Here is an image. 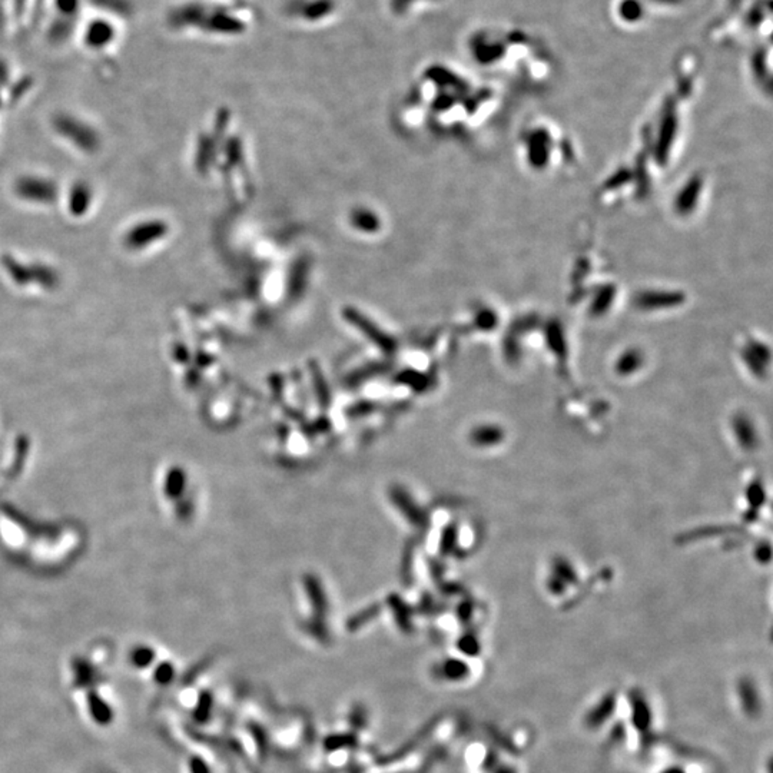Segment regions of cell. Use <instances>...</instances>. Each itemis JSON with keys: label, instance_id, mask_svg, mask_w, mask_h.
I'll return each instance as SVG.
<instances>
[{"label": "cell", "instance_id": "obj_5", "mask_svg": "<svg viewBox=\"0 0 773 773\" xmlns=\"http://www.w3.org/2000/svg\"><path fill=\"white\" fill-rule=\"evenodd\" d=\"M357 745V738L354 733H339L331 735L324 740L325 752H336L346 747H354Z\"/></svg>", "mask_w": 773, "mask_h": 773}, {"label": "cell", "instance_id": "obj_10", "mask_svg": "<svg viewBox=\"0 0 773 773\" xmlns=\"http://www.w3.org/2000/svg\"><path fill=\"white\" fill-rule=\"evenodd\" d=\"M172 677H174V669H172L169 664L160 666L159 670L156 671V679H158V681L162 683V684L170 683Z\"/></svg>", "mask_w": 773, "mask_h": 773}, {"label": "cell", "instance_id": "obj_8", "mask_svg": "<svg viewBox=\"0 0 773 773\" xmlns=\"http://www.w3.org/2000/svg\"><path fill=\"white\" fill-rule=\"evenodd\" d=\"M350 723L354 729H363L367 723V712L363 706L357 705L350 713Z\"/></svg>", "mask_w": 773, "mask_h": 773}, {"label": "cell", "instance_id": "obj_3", "mask_svg": "<svg viewBox=\"0 0 773 773\" xmlns=\"http://www.w3.org/2000/svg\"><path fill=\"white\" fill-rule=\"evenodd\" d=\"M687 0H615L612 15L615 21L627 28H640L652 19L680 11Z\"/></svg>", "mask_w": 773, "mask_h": 773}, {"label": "cell", "instance_id": "obj_11", "mask_svg": "<svg viewBox=\"0 0 773 773\" xmlns=\"http://www.w3.org/2000/svg\"><path fill=\"white\" fill-rule=\"evenodd\" d=\"M190 766H191V772H192V773H211L208 764H207L205 760L201 759V757H192Z\"/></svg>", "mask_w": 773, "mask_h": 773}, {"label": "cell", "instance_id": "obj_6", "mask_svg": "<svg viewBox=\"0 0 773 773\" xmlns=\"http://www.w3.org/2000/svg\"><path fill=\"white\" fill-rule=\"evenodd\" d=\"M468 666L461 662V660H456V659H450L447 662L443 663V667H442V674L451 680V681H459V680H463L468 676Z\"/></svg>", "mask_w": 773, "mask_h": 773}, {"label": "cell", "instance_id": "obj_1", "mask_svg": "<svg viewBox=\"0 0 773 773\" xmlns=\"http://www.w3.org/2000/svg\"><path fill=\"white\" fill-rule=\"evenodd\" d=\"M471 57L481 66L510 73L529 86L544 84L554 72V55L533 31L514 25H486L467 38Z\"/></svg>", "mask_w": 773, "mask_h": 773}, {"label": "cell", "instance_id": "obj_2", "mask_svg": "<svg viewBox=\"0 0 773 773\" xmlns=\"http://www.w3.org/2000/svg\"><path fill=\"white\" fill-rule=\"evenodd\" d=\"M708 35L715 43L750 45L772 40V0H723Z\"/></svg>", "mask_w": 773, "mask_h": 773}, {"label": "cell", "instance_id": "obj_7", "mask_svg": "<svg viewBox=\"0 0 773 773\" xmlns=\"http://www.w3.org/2000/svg\"><path fill=\"white\" fill-rule=\"evenodd\" d=\"M212 705H214L212 696L208 692H204L199 696V702H198V706H197V711H195V718H197L198 722H207L211 718Z\"/></svg>", "mask_w": 773, "mask_h": 773}, {"label": "cell", "instance_id": "obj_4", "mask_svg": "<svg viewBox=\"0 0 773 773\" xmlns=\"http://www.w3.org/2000/svg\"><path fill=\"white\" fill-rule=\"evenodd\" d=\"M437 723H439V718H436L434 720H432L429 723H427L420 732H417L408 742H405L404 745H401L395 752L383 756V757L380 759L378 763H380V764H391V763H394V762H397V760L405 757L407 755H410L417 746H420V745L424 742V739H425L428 735H432V732L434 730V728H436Z\"/></svg>", "mask_w": 773, "mask_h": 773}, {"label": "cell", "instance_id": "obj_9", "mask_svg": "<svg viewBox=\"0 0 773 773\" xmlns=\"http://www.w3.org/2000/svg\"><path fill=\"white\" fill-rule=\"evenodd\" d=\"M251 733L258 745V749L261 750V753H265L267 752V739H265V732L261 729V726L258 725H252L251 726Z\"/></svg>", "mask_w": 773, "mask_h": 773}]
</instances>
